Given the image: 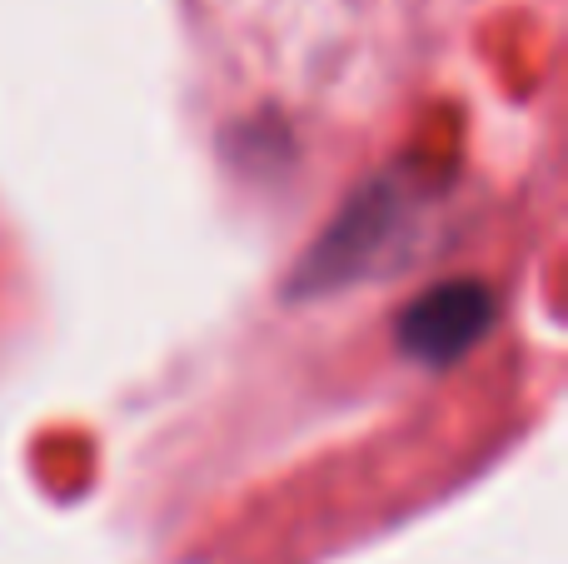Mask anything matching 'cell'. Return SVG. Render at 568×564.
Masks as SVG:
<instances>
[{
    "instance_id": "obj_1",
    "label": "cell",
    "mask_w": 568,
    "mask_h": 564,
    "mask_svg": "<svg viewBox=\"0 0 568 564\" xmlns=\"http://www.w3.org/2000/svg\"><path fill=\"white\" fill-rule=\"evenodd\" d=\"M494 325V295L484 280L434 285L399 315V345L419 365H454Z\"/></svg>"
}]
</instances>
